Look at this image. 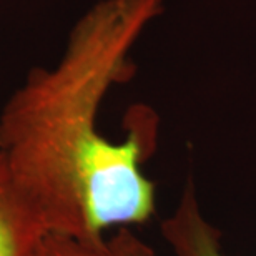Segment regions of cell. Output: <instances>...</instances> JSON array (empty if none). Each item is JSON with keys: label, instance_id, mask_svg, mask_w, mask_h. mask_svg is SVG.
<instances>
[{"label": "cell", "instance_id": "1", "mask_svg": "<svg viewBox=\"0 0 256 256\" xmlns=\"http://www.w3.org/2000/svg\"><path fill=\"white\" fill-rule=\"evenodd\" d=\"M165 0H98L72 27L54 66H34L0 112V155L48 234L80 240L143 224L155 185L142 170L155 148L156 116L132 110L130 133L98 132L102 102L130 80V52Z\"/></svg>", "mask_w": 256, "mask_h": 256}, {"label": "cell", "instance_id": "3", "mask_svg": "<svg viewBox=\"0 0 256 256\" xmlns=\"http://www.w3.org/2000/svg\"><path fill=\"white\" fill-rule=\"evenodd\" d=\"M47 234L0 155V256H34Z\"/></svg>", "mask_w": 256, "mask_h": 256}, {"label": "cell", "instance_id": "4", "mask_svg": "<svg viewBox=\"0 0 256 256\" xmlns=\"http://www.w3.org/2000/svg\"><path fill=\"white\" fill-rule=\"evenodd\" d=\"M34 256H156V253L130 226H124L112 236L105 234L95 240L47 234Z\"/></svg>", "mask_w": 256, "mask_h": 256}, {"label": "cell", "instance_id": "2", "mask_svg": "<svg viewBox=\"0 0 256 256\" xmlns=\"http://www.w3.org/2000/svg\"><path fill=\"white\" fill-rule=\"evenodd\" d=\"M160 233L173 256H228L222 246V233L204 216L192 180L175 210L162 222Z\"/></svg>", "mask_w": 256, "mask_h": 256}]
</instances>
